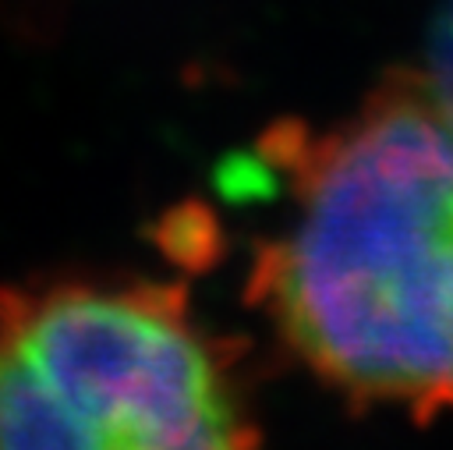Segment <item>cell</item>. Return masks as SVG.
<instances>
[{"label":"cell","instance_id":"6da1fadb","mask_svg":"<svg viewBox=\"0 0 453 450\" xmlns=\"http://www.w3.org/2000/svg\"><path fill=\"white\" fill-rule=\"evenodd\" d=\"M262 149L290 202L255 252V308L350 404L453 411V117L435 81L396 71L329 131L287 120Z\"/></svg>","mask_w":453,"mask_h":450},{"label":"cell","instance_id":"7a4b0ae2","mask_svg":"<svg viewBox=\"0 0 453 450\" xmlns=\"http://www.w3.org/2000/svg\"><path fill=\"white\" fill-rule=\"evenodd\" d=\"M241 347L184 287L57 276L0 287V446H248Z\"/></svg>","mask_w":453,"mask_h":450},{"label":"cell","instance_id":"3957f363","mask_svg":"<svg viewBox=\"0 0 453 450\" xmlns=\"http://www.w3.org/2000/svg\"><path fill=\"white\" fill-rule=\"evenodd\" d=\"M435 67H439V78H432V81H435V89H439V96H442L449 117H453V7H449V14H446V21L439 25Z\"/></svg>","mask_w":453,"mask_h":450}]
</instances>
